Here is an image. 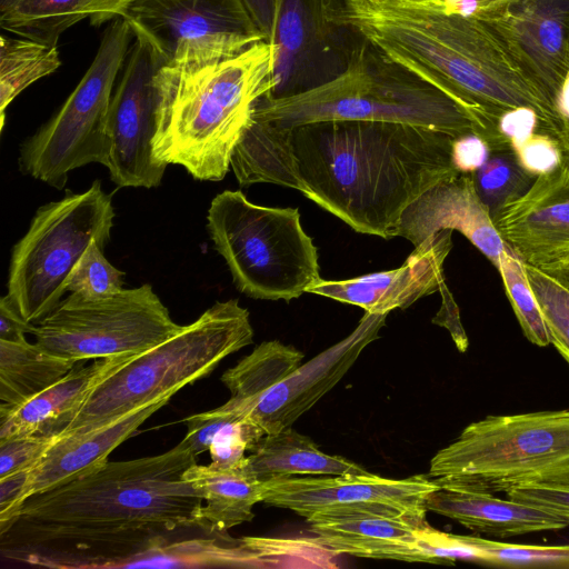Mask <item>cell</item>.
<instances>
[{
    "mask_svg": "<svg viewBox=\"0 0 569 569\" xmlns=\"http://www.w3.org/2000/svg\"><path fill=\"white\" fill-rule=\"evenodd\" d=\"M387 316L366 311L348 337L300 365L266 391L243 415L266 433L291 427L339 382L362 350L378 339Z\"/></svg>",
    "mask_w": 569,
    "mask_h": 569,
    "instance_id": "17",
    "label": "cell"
},
{
    "mask_svg": "<svg viewBox=\"0 0 569 569\" xmlns=\"http://www.w3.org/2000/svg\"><path fill=\"white\" fill-rule=\"evenodd\" d=\"M473 16L499 30L558 104L569 72V0H507Z\"/></svg>",
    "mask_w": 569,
    "mask_h": 569,
    "instance_id": "18",
    "label": "cell"
},
{
    "mask_svg": "<svg viewBox=\"0 0 569 569\" xmlns=\"http://www.w3.org/2000/svg\"><path fill=\"white\" fill-rule=\"evenodd\" d=\"M442 230L462 233L498 269L507 249L481 201L472 173H459L427 190L402 213L397 237L413 247Z\"/></svg>",
    "mask_w": 569,
    "mask_h": 569,
    "instance_id": "20",
    "label": "cell"
},
{
    "mask_svg": "<svg viewBox=\"0 0 569 569\" xmlns=\"http://www.w3.org/2000/svg\"><path fill=\"white\" fill-rule=\"evenodd\" d=\"M78 362L53 356L27 340H0V400L20 405L66 376Z\"/></svg>",
    "mask_w": 569,
    "mask_h": 569,
    "instance_id": "30",
    "label": "cell"
},
{
    "mask_svg": "<svg viewBox=\"0 0 569 569\" xmlns=\"http://www.w3.org/2000/svg\"><path fill=\"white\" fill-rule=\"evenodd\" d=\"M456 138L386 121L328 120L274 129L251 119L230 167L241 187L273 183L300 191L355 231L397 237L405 210L460 172Z\"/></svg>",
    "mask_w": 569,
    "mask_h": 569,
    "instance_id": "1",
    "label": "cell"
},
{
    "mask_svg": "<svg viewBox=\"0 0 569 569\" xmlns=\"http://www.w3.org/2000/svg\"><path fill=\"white\" fill-rule=\"evenodd\" d=\"M569 290V260L540 269Z\"/></svg>",
    "mask_w": 569,
    "mask_h": 569,
    "instance_id": "47",
    "label": "cell"
},
{
    "mask_svg": "<svg viewBox=\"0 0 569 569\" xmlns=\"http://www.w3.org/2000/svg\"><path fill=\"white\" fill-rule=\"evenodd\" d=\"M114 217L99 180L37 210L12 249L6 296L26 322L37 323L61 301L86 250L109 241Z\"/></svg>",
    "mask_w": 569,
    "mask_h": 569,
    "instance_id": "9",
    "label": "cell"
},
{
    "mask_svg": "<svg viewBox=\"0 0 569 569\" xmlns=\"http://www.w3.org/2000/svg\"><path fill=\"white\" fill-rule=\"evenodd\" d=\"M342 20L387 57L441 90L477 121L488 146L506 111L529 108L561 143L569 124L499 30L480 16L410 0H342Z\"/></svg>",
    "mask_w": 569,
    "mask_h": 569,
    "instance_id": "3",
    "label": "cell"
},
{
    "mask_svg": "<svg viewBox=\"0 0 569 569\" xmlns=\"http://www.w3.org/2000/svg\"><path fill=\"white\" fill-rule=\"evenodd\" d=\"M303 357L297 348L278 340L260 343L222 375L221 381L231 393L222 406L243 415L266 391L298 368Z\"/></svg>",
    "mask_w": 569,
    "mask_h": 569,
    "instance_id": "31",
    "label": "cell"
},
{
    "mask_svg": "<svg viewBox=\"0 0 569 569\" xmlns=\"http://www.w3.org/2000/svg\"><path fill=\"white\" fill-rule=\"evenodd\" d=\"M123 358L96 359L87 366H82V361L24 402L13 407L0 406V440L29 435L59 436L94 383Z\"/></svg>",
    "mask_w": 569,
    "mask_h": 569,
    "instance_id": "23",
    "label": "cell"
},
{
    "mask_svg": "<svg viewBox=\"0 0 569 569\" xmlns=\"http://www.w3.org/2000/svg\"><path fill=\"white\" fill-rule=\"evenodd\" d=\"M187 433L182 439L199 456L209 451L211 465L233 468L243 465L246 452L266 432L247 416L220 406L184 419Z\"/></svg>",
    "mask_w": 569,
    "mask_h": 569,
    "instance_id": "29",
    "label": "cell"
},
{
    "mask_svg": "<svg viewBox=\"0 0 569 569\" xmlns=\"http://www.w3.org/2000/svg\"><path fill=\"white\" fill-rule=\"evenodd\" d=\"M57 438L29 435L0 440V478L32 469Z\"/></svg>",
    "mask_w": 569,
    "mask_h": 569,
    "instance_id": "37",
    "label": "cell"
},
{
    "mask_svg": "<svg viewBox=\"0 0 569 569\" xmlns=\"http://www.w3.org/2000/svg\"><path fill=\"white\" fill-rule=\"evenodd\" d=\"M500 136L515 149L523 143L535 132H539L537 113L529 108H518L503 112L497 122Z\"/></svg>",
    "mask_w": 569,
    "mask_h": 569,
    "instance_id": "40",
    "label": "cell"
},
{
    "mask_svg": "<svg viewBox=\"0 0 569 569\" xmlns=\"http://www.w3.org/2000/svg\"><path fill=\"white\" fill-rule=\"evenodd\" d=\"M426 507L428 511L450 518L473 532L497 538L569 526L568 518L510 499L440 486L428 496Z\"/></svg>",
    "mask_w": 569,
    "mask_h": 569,
    "instance_id": "24",
    "label": "cell"
},
{
    "mask_svg": "<svg viewBox=\"0 0 569 569\" xmlns=\"http://www.w3.org/2000/svg\"><path fill=\"white\" fill-rule=\"evenodd\" d=\"M134 37L109 107L106 168L120 188H153L161 183L168 166L154 156L162 106L160 70L164 61L147 39Z\"/></svg>",
    "mask_w": 569,
    "mask_h": 569,
    "instance_id": "14",
    "label": "cell"
},
{
    "mask_svg": "<svg viewBox=\"0 0 569 569\" xmlns=\"http://www.w3.org/2000/svg\"><path fill=\"white\" fill-rule=\"evenodd\" d=\"M181 328L144 283L97 298L71 292L30 333L47 352L81 362L140 353Z\"/></svg>",
    "mask_w": 569,
    "mask_h": 569,
    "instance_id": "11",
    "label": "cell"
},
{
    "mask_svg": "<svg viewBox=\"0 0 569 569\" xmlns=\"http://www.w3.org/2000/svg\"><path fill=\"white\" fill-rule=\"evenodd\" d=\"M252 341L249 311L237 299L218 301L176 335L107 370L59 436L100 428L171 398Z\"/></svg>",
    "mask_w": 569,
    "mask_h": 569,
    "instance_id": "6",
    "label": "cell"
},
{
    "mask_svg": "<svg viewBox=\"0 0 569 569\" xmlns=\"http://www.w3.org/2000/svg\"><path fill=\"white\" fill-rule=\"evenodd\" d=\"M558 107L562 117L569 124V72L567 73L559 94Z\"/></svg>",
    "mask_w": 569,
    "mask_h": 569,
    "instance_id": "48",
    "label": "cell"
},
{
    "mask_svg": "<svg viewBox=\"0 0 569 569\" xmlns=\"http://www.w3.org/2000/svg\"><path fill=\"white\" fill-rule=\"evenodd\" d=\"M498 270L525 337L538 347H547L549 335L523 261L507 247L499 257Z\"/></svg>",
    "mask_w": 569,
    "mask_h": 569,
    "instance_id": "34",
    "label": "cell"
},
{
    "mask_svg": "<svg viewBox=\"0 0 569 569\" xmlns=\"http://www.w3.org/2000/svg\"><path fill=\"white\" fill-rule=\"evenodd\" d=\"M197 456L170 450L106 461L64 485L30 496L1 536L9 559L56 568L126 567L204 526L202 495L183 473Z\"/></svg>",
    "mask_w": 569,
    "mask_h": 569,
    "instance_id": "2",
    "label": "cell"
},
{
    "mask_svg": "<svg viewBox=\"0 0 569 569\" xmlns=\"http://www.w3.org/2000/svg\"><path fill=\"white\" fill-rule=\"evenodd\" d=\"M171 398L141 407L100 428L58 436L41 460L29 470L24 497L72 481L108 460L113 449Z\"/></svg>",
    "mask_w": 569,
    "mask_h": 569,
    "instance_id": "21",
    "label": "cell"
},
{
    "mask_svg": "<svg viewBox=\"0 0 569 569\" xmlns=\"http://www.w3.org/2000/svg\"><path fill=\"white\" fill-rule=\"evenodd\" d=\"M29 470L0 478V533L17 518L26 501L24 489Z\"/></svg>",
    "mask_w": 569,
    "mask_h": 569,
    "instance_id": "41",
    "label": "cell"
},
{
    "mask_svg": "<svg viewBox=\"0 0 569 569\" xmlns=\"http://www.w3.org/2000/svg\"><path fill=\"white\" fill-rule=\"evenodd\" d=\"M120 18L167 66L217 62L266 41L240 0H128Z\"/></svg>",
    "mask_w": 569,
    "mask_h": 569,
    "instance_id": "12",
    "label": "cell"
},
{
    "mask_svg": "<svg viewBox=\"0 0 569 569\" xmlns=\"http://www.w3.org/2000/svg\"><path fill=\"white\" fill-rule=\"evenodd\" d=\"M451 230L429 237L397 269L345 280L319 279L307 292L358 306L371 313L407 309L422 297L446 288L443 263L452 248Z\"/></svg>",
    "mask_w": 569,
    "mask_h": 569,
    "instance_id": "19",
    "label": "cell"
},
{
    "mask_svg": "<svg viewBox=\"0 0 569 569\" xmlns=\"http://www.w3.org/2000/svg\"><path fill=\"white\" fill-rule=\"evenodd\" d=\"M243 465L218 468L211 463H194L183 473V478L202 495L206 505L201 509V519L214 532L224 533L251 521L253 506L262 501V482Z\"/></svg>",
    "mask_w": 569,
    "mask_h": 569,
    "instance_id": "28",
    "label": "cell"
},
{
    "mask_svg": "<svg viewBox=\"0 0 569 569\" xmlns=\"http://www.w3.org/2000/svg\"><path fill=\"white\" fill-rule=\"evenodd\" d=\"M507 498L569 519V485L526 486L506 492Z\"/></svg>",
    "mask_w": 569,
    "mask_h": 569,
    "instance_id": "39",
    "label": "cell"
},
{
    "mask_svg": "<svg viewBox=\"0 0 569 569\" xmlns=\"http://www.w3.org/2000/svg\"><path fill=\"white\" fill-rule=\"evenodd\" d=\"M342 0H282L273 32L272 98L323 84L349 64L362 37L341 18Z\"/></svg>",
    "mask_w": 569,
    "mask_h": 569,
    "instance_id": "13",
    "label": "cell"
},
{
    "mask_svg": "<svg viewBox=\"0 0 569 569\" xmlns=\"http://www.w3.org/2000/svg\"><path fill=\"white\" fill-rule=\"evenodd\" d=\"M252 119L274 129L328 120L406 123L455 138L480 128L472 116L438 88L361 39L346 70L310 90L256 103Z\"/></svg>",
    "mask_w": 569,
    "mask_h": 569,
    "instance_id": "5",
    "label": "cell"
},
{
    "mask_svg": "<svg viewBox=\"0 0 569 569\" xmlns=\"http://www.w3.org/2000/svg\"><path fill=\"white\" fill-rule=\"evenodd\" d=\"M282 0H240L256 27L269 41Z\"/></svg>",
    "mask_w": 569,
    "mask_h": 569,
    "instance_id": "45",
    "label": "cell"
},
{
    "mask_svg": "<svg viewBox=\"0 0 569 569\" xmlns=\"http://www.w3.org/2000/svg\"><path fill=\"white\" fill-rule=\"evenodd\" d=\"M128 0H0L2 29L57 47L60 36L90 18L99 26L119 18Z\"/></svg>",
    "mask_w": 569,
    "mask_h": 569,
    "instance_id": "27",
    "label": "cell"
},
{
    "mask_svg": "<svg viewBox=\"0 0 569 569\" xmlns=\"http://www.w3.org/2000/svg\"><path fill=\"white\" fill-rule=\"evenodd\" d=\"M441 292L443 297L442 308L433 322L446 327L450 331L458 350L465 352L468 348V338L460 322L459 310L447 288H443Z\"/></svg>",
    "mask_w": 569,
    "mask_h": 569,
    "instance_id": "43",
    "label": "cell"
},
{
    "mask_svg": "<svg viewBox=\"0 0 569 569\" xmlns=\"http://www.w3.org/2000/svg\"><path fill=\"white\" fill-rule=\"evenodd\" d=\"M61 66L57 47L30 39L0 38V121L11 101L31 83Z\"/></svg>",
    "mask_w": 569,
    "mask_h": 569,
    "instance_id": "32",
    "label": "cell"
},
{
    "mask_svg": "<svg viewBox=\"0 0 569 569\" xmlns=\"http://www.w3.org/2000/svg\"><path fill=\"white\" fill-rule=\"evenodd\" d=\"M271 68L268 41L217 62L164 64L157 159L183 167L197 180H222L256 103L272 90Z\"/></svg>",
    "mask_w": 569,
    "mask_h": 569,
    "instance_id": "4",
    "label": "cell"
},
{
    "mask_svg": "<svg viewBox=\"0 0 569 569\" xmlns=\"http://www.w3.org/2000/svg\"><path fill=\"white\" fill-rule=\"evenodd\" d=\"M472 176L492 220L503 206L526 193L537 178L521 164L510 143L490 148L486 162Z\"/></svg>",
    "mask_w": 569,
    "mask_h": 569,
    "instance_id": "33",
    "label": "cell"
},
{
    "mask_svg": "<svg viewBox=\"0 0 569 569\" xmlns=\"http://www.w3.org/2000/svg\"><path fill=\"white\" fill-rule=\"evenodd\" d=\"M515 150L521 164L536 177L557 168L565 156L559 141L543 132H535Z\"/></svg>",
    "mask_w": 569,
    "mask_h": 569,
    "instance_id": "38",
    "label": "cell"
},
{
    "mask_svg": "<svg viewBox=\"0 0 569 569\" xmlns=\"http://www.w3.org/2000/svg\"><path fill=\"white\" fill-rule=\"evenodd\" d=\"M410 1L425 2V3H433V4H439V3L442 2V0H410Z\"/></svg>",
    "mask_w": 569,
    "mask_h": 569,
    "instance_id": "49",
    "label": "cell"
},
{
    "mask_svg": "<svg viewBox=\"0 0 569 569\" xmlns=\"http://www.w3.org/2000/svg\"><path fill=\"white\" fill-rule=\"evenodd\" d=\"M440 487L496 495L569 485V409L487 416L431 459Z\"/></svg>",
    "mask_w": 569,
    "mask_h": 569,
    "instance_id": "7",
    "label": "cell"
},
{
    "mask_svg": "<svg viewBox=\"0 0 569 569\" xmlns=\"http://www.w3.org/2000/svg\"><path fill=\"white\" fill-rule=\"evenodd\" d=\"M507 0H442V7L448 12L462 16H473L475 13L505 2Z\"/></svg>",
    "mask_w": 569,
    "mask_h": 569,
    "instance_id": "46",
    "label": "cell"
},
{
    "mask_svg": "<svg viewBox=\"0 0 569 569\" xmlns=\"http://www.w3.org/2000/svg\"><path fill=\"white\" fill-rule=\"evenodd\" d=\"M208 230L239 291L289 302L320 279L318 249L296 208L256 204L239 190L217 194Z\"/></svg>",
    "mask_w": 569,
    "mask_h": 569,
    "instance_id": "8",
    "label": "cell"
},
{
    "mask_svg": "<svg viewBox=\"0 0 569 569\" xmlns=\"http://www.w3.org/2000/svg\"><path fill=\"white\" fill-rule=\"evenodd\" d=\"M525 268L542 312L550 343L569 365V290L540 269L526 263Z\"/></svg>",
    "mask_w": 569,
    "mask_h": 569,
    "instance_id": "35",
    "label": "cell"
},
{
    "mask_svg": "<svg viewBox=\"0 0 569 569\" xmlns=\"http://www.w3.org/2000/svg\"><path fill=\"white\" fill-rule=\"evenodd\" d=\"M565 151V150H563ZM505 244L526 264L541 269L569 260V157L539 174L521 197L493 219Z\"/></svg>",
    "mask_w": 569,
    "mask_h": 569,
    "instance_id": "16",
    "label": "cell"
},
{
    "mask_svg": "<svg viewBox=\"0 0 569 569\" xmlns=\"http://www.w3.org/2000/svg\"><path fill=\"white\" fill-rule=\"evenodd\" d=\"M489 147L476 133L458 137L452 144V161L460 173L476 172L487 160Z\"/></svg>",
    "mask_w": 569,
    "mask_h": 569,
    "instance_id": "42",
    "label": "cell"
},
{
    "mask_svg": "<svg viewBox=\"0 0 569 569\" xmlns=\"http://www.w3.org/2000/svg\"><path fill=\"white\" fill-rule=\"evenodd\" d=\"M419 545L429 563L470 561L490 567L569 569V545L529 546L448 533L427 520L417 528Z\"/></svg>",
    "mask_w": 569,
    "mask_h": 569,
    "instance_id": "25",
    "label": "cell"
},
{
    "mask_svg": "<svg viewBox=\"0 0 569 569\" xmlns=\"http://www.w3.org/2000/svg\"><path fill=\"white\" fill-rule=\"evenodd\" d=\"M132 36L124 19H113L76 89L58 112L21 144L19 164L23 173L62 189L72 170L89 163L106 167L112 90Z\"/></svg>",
    "mask_w": 569,
    "mask_h": 569,
    "instance_id": "10",
    "label": "cell"
},
{
    "mask_svg": "<svg viewBox=\"0 0 569 569\" xmlns=\"http://www.w3.org/2000/svg\"><path fill=\"white\" fill-rule=\"evenodd\" d=\"M426 518L346 515L307 519L316 540L335 555L428 562L417 528Z\"/></svg>",
    "mask_w": 569,
    "mask_h": 569,
    "instance_id": "22",
    "label": "cell"
},
{
    "mask_svg": "<svg viewBox=\"0 0 569 569\" xmlns=\"http://www.w3.org/2000/svg\"><path fill=\"white\" fill-rule=\"evenodd\" d=\"M439 485L427 475L288 477L262 482V502L310 519L346 515L426 518L428 496Z\"/></svg>",
    "mask_w": 569,
    "mask_h": 569,
    "instance_id": "15",
    "label": "cell"
},
{
    "mask_svg": "<svg viewBox=\"0 0 569 569\" xmlns=\"http://www.w3.org/2000/svg\"><path fill=\"white\" fill-rule=\"evenodd\" d=\"M244 468L260 482L299 475L340 476L370 473L341 456L321 451L308 436L288 427L266 433L250 449Z\"/></svg>",
    "mask_w": 569,
    "mask_h": 569,
    "instance_id": "26",
    "label": "cell"
},
{
    "mask_svg": "<svg viewBox=\"0 0 569 569\" xmlns=\"http://www.w3.org/2000/svg\"><path fill=\"white\" fill-rule=\"evenodd\" d=\"M561 147H562V149L566 151V153H567V154H568V157H569V141H568V142H566V143H563V144H561Z\"/></svg>",
    "mask_w": 569,
    "mask_h": 569,
    "instance_id": "50",
    "label": "cell"
},
{
    "mask_svg": "<svg viewBox=\"0 0 569 569\" xmlns=\"http://www.w3.org/2000/svg\"><path fill=\"white\" fill-rule=\"evenodd\" d=\"M103 243L93 241L77 263L68 290L84 298H97L122 290L124 273L104 257Z\"/></svg>",
    "mask_w": 569,
    "mask_h": 569,
    "instance_id": "36",
    "label": "cell"
},
{
    "mask_svg": "<svg viewBox=\"0 0 569 569\" xmlns=\"http://www.w3.org/2000/svg\"><path fill=\"white\" fill-rule=\"evenodd\" d=\"M33 325L26 322L16 311L7 297L0 300V340L21 342L27 340Z\"/></svg>",
    "mask_w": 569,
    "mask_h": 569,
    "instance_id": "44",
    "label": "cell"
}]
</instances>
